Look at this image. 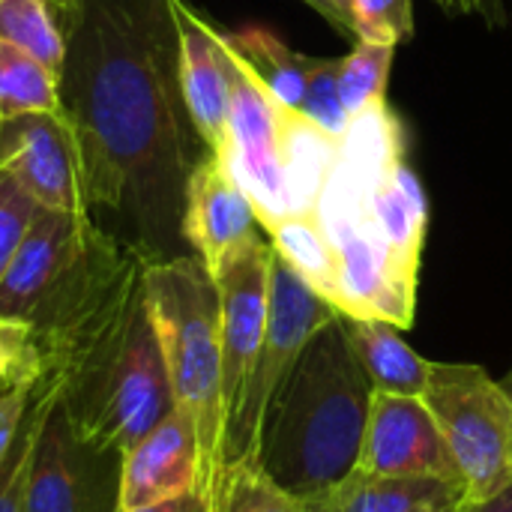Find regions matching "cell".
Instances as JSON below:
<instances>
[{
	"label": "cell",
	"mask_w": 512,
	"mask_h": 512,
	"mask_svg": "<svg viewBox=\"0 0 512 512\" xmlns=\"http://www.w3.org/2000/svg\"><path fill=\"white\" fill-rule=\"evenodd\" d=\"M432 411L468 504L489 501L512 486V399L474 363H432L420 396Z\"/></svg>",
	"instance_id": "5"
},
{
	"label": "cell",
	"mask_w": 512,
	"mask_h": 512,
	"mask_svg": "<svg viewBox=\"0 0 512 512\" xmlns=\"http://www.w3.org/2000/svg\"><path fill=\"white\" fill-rule=\"evenodd\" d=\"M60 102L81 141L93 219L114 216L117 237L147 261L186 255V183L207 147L180 90L171 0H84Z\"/></svg>",
	"instance_id": "1"
},
{
	"label": "cell",
	"mask_w": 512,
	"mask_h": 512,
	"mask_svg": "<svg viewBox=\"0 0 512 512\" xmlns=\"http://www.w3.org/2000/svg\"><path fill=\"white\" fill-rule=\"evenodd\" d=\"M450 15H480L489 24L504 21V0H435Z\"/></svg>",
	"instance_id": "30"
},
{
	"label": "cell",
	"mask_w": 512,
	"mask_h": 512,
	"mask_svg": "<svg viewBox=\"0 0 512 512\" xmlns=\"http://www.w3.org/2000/svg\"><path fill=\"white\" fill-rule=\"evenodd\" d=\"M45 378L57 384V402L75 432L99 450H129L174 411L144 273L54 360Z\"/></svg>",
	"instance_id": "3"
},
{
	"label": "cell",
	"mask_w": 512,
	"mask_h": 512,
	"mask_svg": "<svg viewBox=\"0 0 512 512\" xmlns=\"http://www.w3.org/2000/svg\"><path fill=\"white\" fill-rule=\"evenodd\" d=\"M57 402V384L51 378H42L39 387L30 393V402L21 414L18 432L12 438V447L0 465V512H24V495H27V477L30 462L36 450L39 429L48 417V411Z\"/></svg>",
	"instance_id": "23"
},
{
	"label": "cell",
	"mask_w": 512,
	"mask_h": 512,
	"mask_svg": "<svg viewBox=\"0 0 512 512\" xmlns=\"http://www.w3.org/2000/svg\"><path fill=\"white\" fill-rule=\"evenodd\" d=\"M501 384H504V390L510 393V399H512V369L504 375V381H501Z\"/></svg>",
	"instance_id": "37"
},
{
	"label": "cell",
	"mask_w": 512,
	"mask_h": 512,
	"mask_svg": "<svg viewBox=\"0 0 512 512\" xmlns=\"http://www.w3.org/2000/svg\"><path fill=\"white\" fill-rule=\"evenodd\" d=\"M36 207L39 204L18 186V180L6 168H0V282L30 228Z\"/></svg>",
	"instance_id": "28"
},
{
	"label": "cell",
	"mask_w": 512,
	"mask_h": 512,
	"mask_svg": "<svg viewBox=\"0 0 512 512\" xmlns=\"http://www.w3.org/2000/svg\"><path fill=\"white\" fill-rule=\"evenodd\" d=\"M225 42L279 102H285L288 108H300L306 93L309 54L288 48L273 30L258 24L225 33Z\"/></svg>",
	"instance_id": "18"
},
{
	"label": "cell",
	"mask_w": 512,
	"mask_h": 512,
	"mask_svg": "<svg viewBox=\"0 0 512 512\" xmlns=\"http://www.w3.org/2000/svg\"><path fill=\"white\" fill-rule=\"evenodd\" d=\"M270 270H273V246L255 231L213 273L219 288L225 429L243 405L246 387L252 381L264 345L267 312H270Z\"/></svg>",
	"instance_id": "8"
},
{
	"label": "cell",
	"mask_w": 512,
	"mask_h": 512,
	"mask_svg": "<svg viewBox=\"0 0 512 512\" xmlns=\"http://www.w3.org/2000/svg\"><path fill=\"white\" fill-rule=\"evenodd\" d=\"M357 468L381 477H438L462 483L453 453L426 402L420 396L381 390L372 393Z\"/></svg>",
	"instance_id": "11"
},
{
	"label": "cell",
	"mask_w": 512,
	"mask_h": 512,
	"mask_svg": "<svg viewBox=\"0 0 512 512\" xmlns=\"http://www.w3.org/2000/svg\"><path fill=\"white\" fill-rule=\"evenodd\" d=\"M36 387H0V465H3V459H6V453L12 447L21 414H24V408L30 402V393Z\"/></svg>",
	"instance_id": "29"
},
{
	"label": "cell",
	"mask_w": 512,
	"mask_h": 512,
	"mask_svg": "<svg viewBox=\"0 0 512 512\" xmlns=\"http://www.w3.org/2000/svg\"><path fill=\"white\" fill-rule=\"evenodd\" d=\"M279 135L291 213H315L342 141L318 129L312 120H306L297 108H288L285 102H279Z\"/></svg>",
	"instance_id": "17"
},
{
	"label": "cell",
	"mask_w": 512,
	"mask_h": 512,
	"mask_svg": "<svg viewBox=\"0 0 512 512\" xmlns=\"http://www.w3.org/2000/svg\"><path fill=\"white\" fill-rule=\"evenodd\" d=\"M225 36V33H222ZM228 48V42H225ZM231 54V120H228V168L249 195L258 225L291 216L288 183L282 168L279 99L255 78V72Z\"/></svg>",
	"instance_id": "9"
},
{
	"label": "cell",
	"mask_w": 512,
	"mask_h": 512,
	"mask_svg": "<svg viewBox=\"0 0 512 512\" xmlns=\"http://www.w3.org/2000/svg\"><path fill=\"white\" fill-rule=\"evenodd\" d=\"M354 42H378L399 45L414 36V12L411 0H354Z\"/></svg>",
	"instance_id": "27"
},
{
	"label": "cell",
	"mask_w": 512,
	"mask_h": 512,
	"mask_svg": "<svg viewBox=\"0 0 512 512\" xmlns=\"http://www.w3.org/2000/svg\"><path fill=\"white\" fill-rule=\"evenodd\" d=\"M342 327L357 363L363 366L375 390L399 393V396H423L432 375V360L420 357L399 336L396 324L381 318L342 315Z\"/></svg>",
	"instance_id": "16"
},
{
	"label": "cell",
	"mask_w": 512,
	"mask_h": 512,
	"mask_svg": "<svg viewBox=\"0 0 512 512\" xmlns=\"http://www.w3.org/2000/svg\"><path fill=\"white\" fill-rule=\"evenodd\" d=\"M462 512H512V486L504 489L501 495L489 498V501H480V504H465Z\"/></svg>",
	"instance_id": "34"
},
{
	"label": "cell",
	"mask_w": 512,
	"mask_h": 512,
	"mask_svg": "<svg viewBox=\"0 0 512 512\" xmlns=\"http://www.w3.org/2000/svg\"><path fill=\"white\" fill-rule=\"evenodd\" d=\"M339 66H342V57H309L306 93L297 111L306 120H312L318 129L342 141L351 126V117L339 96Z\"/></svg>",
	"instance_id": "25"
},
{
	"label": "cell",
	"mask_w": 512,
	"mask_h": 512,
	"mask_svg": "<svg viewBox=\"0 0 512 512\" xmlns=\"http://www.w3.org/2000/svg\"><path fill=\"white\" fill-rule=\"evenodd\" d=\"M0 39L27 51L51 72H63L66 33L45 0H0Z\"/></svg>",
	"instance_id": "22"
},
{
	"label": "cell",
	"mask_w": 512,
	"mask_h": 512,
	"mask_svg": "<svg viewBox=\"0 0 512 512\" xmlns=\"http://www.w3.org/2000/svg\"><path fill=\"white\" fill-rule=\"evenodd\" d=\"M303 3H306V6H312V9H315L318 15H324V18H327V21H330V24H333V27H336V30H339L342 36H351V39H354V33H351L348 21H345V18L339 15V9H336V6H333L330 0H303Z\"/></svg>",
	"instance_id": "33"
},
{
	"label": "cell",
	"mask_w": 512,
	"mask_h": 512,
	"mask_svg": "<svg viewBox=\"0 0 512 512\" xmlns=\"http://www.w3.org/2000/svg\"><path fill=\"white\" fill-rule=\"evenodd\" d=\"M270 234L273 252L288 261L330 306L339 300V273L333 246L315 213H291L264 228ZM339 312V309H336Z\"/></svg>",
	"instance_id": "19"
},
{
	"label": "cell",
	"mask_w": 512,
	"mask_h": 512,
	"mask_svg": "<svg viewBox=\"0 0 512 512\" xmlns=\"http://www.w3.org/2000/svg\"><path fill=\"white\" fill-rule=\"evenodd\" d=\"M144 300L168 369L174 408L183 411L201 444L210 492L222 471V330L219 288L198 255L144 261Z\"/></svg>",
	"instance_id": "4"
},
{
	"label": "cell",
	"mask_w": 512,
	"mask_h": 512,
	"mask_svg": "<svg viewBox=\"0 0 512 512\" xmlns=\"http://www.w3.org/2000/svg\"><path fill=\"white\" fill-rule=\"evenodd\" d=\"M258 216L237 183L228 162H222L216 153H204L201 162L192 168L186 183V201H183V222L180 234L183 243L204 261L210 273L219 270V264L255 234Z\"/></svg>",
	"instance_id": "14"
},
{
	"label": "cell",
	"mask_w": 512,
	"mask_h": 512,
	"mask_svg": "<svg viewBox=\"0 0 512 512\" xmlns=\"http://www.w3.org/2000/svg\"><path fill=\"white\" fill-rule=\"evenodd\" d=\"M60 108V75L0 39V123L21 114Z\"/></svg>",
	"instance_id": "20"
},
{
	"label": "cell",
	"mask_w": 512,
	"mask_h": 512,
	"mask_svg": "<svg viewBox=\"0 0 512 512\" xmlns=\"http://www.w3.org/2000/svg\"><path fill=\"white\" fill-rule=\"evenodd\" d=\"M330 3H333V6L339 9V15H342V18L348 21L351 33H354V39H357V30H354V15H351V3H354V0H330Z\"/></svg>",
	"instance_id": "35"
},
{
	"label": "cell",
	"mask_w": 512,
	"mask_h": 512,
	"mask_svg": "<svg viewBox=\"0 0 512 512\" xmlns=\"http://www.w3.org/2000/svg\"><path fill=\"white\" fill-rule=\"evenodd\" d=\"M114 512H123V510H120V507H117V510H114Z\"/></svg>",
	"instance_id": "38"
},
{
	"label": "cell",
	"mask_w": 512,
	"mask_h": 512,
	"mask_svg": "<svg viewBox=\"0 0 512 512\" xmlns=\"http://www.w3.org/2000/svg\"><path fill=\"white\" fill-rule=\"evenodd\" d=\"M171 9L177 21L180 90L189 120L204 147L225 162L231 120V54L225 36L186 0H171Z\"/></svg>",
	"instance_id": "12"
},
{
	"label": "cell",
	"mask_w": 512,
	"mask_h": 512,
	"mask_svg": "<svg viewBox=\"0 0 512 512\" xmlns=\"http://www.w3.org/2000/svg\"><path fill=\"white\" fill-rule=\"evenodd\" d=\"M306 512H333V507H330L327 501H315V504H309V510Z\"/></svg>",
	"instance_id": "36"
},
{
	"label": "cell",
	"mask_w": 512,
	"mask_h": 512,
	"mask_svg": "<svg viewBox=\"0 0 512 512\" xmlns=\"http://www.w3.org/2000/svg\"><path fill=\"white\" fill-rule=\"evenodd\" d=\"M396 45L357 42L339 66V96L348 117H360L378 105H387V78L393 69Z\"/></svg>",
	"instance_id": "24"
},
{
	"label": "cell",
	"mask_w": 512,
	"mask_h": 512,
	"mask_svg": "<svg viewBox=\"0 0 512 512\" xmlns=\"http://www.w3.org/2000/svg\"><path fill=\"white\" fill-rule=\"evenodd\" d=\"M0 168H6L39 207L90 213L81 141L63 108L3 120Z\"/></svg>",
	"instance_id": "10"
},
{
	"label": "cell",
	"mask_w": 512,
	"mask_h": 512,
	"mask_svg": "<svg viewBox=\"0 0 512 512\" xmlns=\"http://www.w3.org/2000/svg\"><path fill=\"white\" fill-rule=\"evenodd\" d=\"M45 375L48 363L36 330L21 318L0 315V387H36Z\"/></svg>",
	"instance_id": "26"
},
{
	"label": "cell",
	"mask_w": 512,
	"mask_h": 512,
	"mask_svg": "<svg viewBox=\"0 0 512 512\" xmlns=\"http://www.w3.org/2000/svg\"><path fill=\"white\" fill-rule=\"evenodd\" d=\"M333 512H462L465 486L438 477H381L354 471L330 498Z\"/></svg>",
	"instance_id": "15"
},
{
	"label": "cell",
	"mask_w": 512,
	"mask_h": 512,
	"mask_svg": "<svg viewBox=\"0 0 512 512\" xmlns=\"http://www.w3.org/2000/svg\"><path fill=\"white\" fill-rule=\"evenodd\" d=\"M81 3H84V0H45V6L54 12L60 30H63L66 36L72 33L75 21H78V15H81Z\"/></svg>",
	"instance_id": "32"
},
{
	"label": "cell",
	"mask_w": 512,
	"mask_h": 512,
	"mask_svg": "<svg viewBox=\"0 0 512 512\" xmlns=\"http://www.w3.org/2000/svg\"><path fill=\"white\" fill-rule=\"evenodd\" d=\"M117 507L120 453L84 441L60 402H54L36 438L24 512H114Z\"/></svg>",
	"instance_id": "7"
},
{
	"label": "cell",
	"mask_w": 512,
	"mask_h": 512,
	"mask_svg": "<svg viewBox=\"0 0 512 512\" xmlns=\"http://www.w3.org/2000/svg\"><path fill=\"white\" fill-rule=\"evenodd\" d=\"M132 512H213L210 510V495L204 489H192L186 495H177V498H168L162 504H153V507H144V510Z\"/></svg>",
	"instance_id": "31"
},
{
	"label": "cell",
	"mask_w": 512,
	"mask_h": 512,
	"mask_svg": "<svg viewBox=\"0 0 512 512\" xmlns=\"http://www.w3.org/2000/svg\"><path fill=\"white\" fill-rule=\"evenodd\" d=\"M336 318V306H330L288 261L273 252L267 333L243 405L222 435V465L258 462L264 423L276 396L288 384L312 336Z\"/></svg>",
	"instance_id": "6"
},
{
	"label": "cell",
	"mask_w": 512,
	"mask_h": 512,
	"mask_svg": "<svg viewBox=\"0 0 512 512\" xmlns=\"http://www.w3.org/2000/svg\"><path fill=\"white\" fill-rule=\"evenodd\" d=\"M213 512H306L309 504L285 492L258 462L222 465L210 486Z\"/></svg>",
	"instance_id": "21"
},
{
	"label": "cell",
	"mask_w": 512,
	"mask_h": 512,
	"mask_svg": "<svg viewBox=\"0 0 512 512\" xmlns=\"http://www.w3.org/2000/svg\"><path fill=\"white\" fill-rule=\"evenodd\" d=\"M372 393L339 315L312 336L276 396L258 465L294 498L327 501L360 465Z\"/></svg>",
	"instance_id": "2"
},
{
	"label": "cell",
	"mask_w": 512,
	"mask_h": 512,
	"mask_svg": "<svg viewBox=\"0 0 512 512\" xmlns=\"http://www.w3.org/2000/svg\"><path fill=\"white\" fill-rule=\"evenodd\" d=\"M204 459L192 420L171 411L138 444L120 453V510H144L201 489Z\"/></svg>",
	"instance_id": "13"
}]
</instances>
